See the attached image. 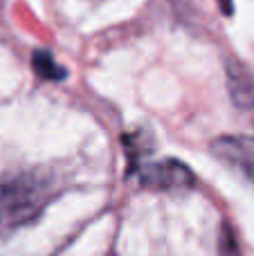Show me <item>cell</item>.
<instances>
[{"label":"cell","instance_id":"cell-1","mask_svg":"<svg viewBox=\"0 0 254 256\" xmlns=\"http://www.w3.org/2000/svg\"><path fill=\"white\" fill-rule=\"evenodd\" d=\"M52 198V186L36 173L0 180V227H18L34 220Z\"/></svg>","mask_w":254,"mask_h":256},{"label":"cell","instance_id":"cell-2","mask_svg":"<svg viewBox=\"0 0 254 256\" xmlns=\"http://www.w3.org/2000/svg\"><path fill=\"white\" fill-rule=\"evenodd\" d=\"M140 180L148 189H184L194 184V176L184 164L176 160H164V162L148 164L140 171Z\"/></svg>","mask_w":254,"mask_h":256},{"label":"cell","instance_id":"cell-3","mask_svg":"<svg viewBox=\"0 0 254 256\" xmlns=\"http://www.w3.org/2000/svg\"><path fill=\"white\" fill-rule=\"evenodd\" d=\"M214 153L230 166L238 168L254 180V140L250 137H223L214 144Z\"/></svg>","mask_w":254,"mask_h":256},{"label":"cell","instance_id":"cell-4","mask_svg":"<svg viewBox=\"0 0 254 256\" xmlns=\"http://www.w3.org/2000/svg\"><path fill=\"white\" fill-rule=\"evenodd\" d=\"M34 70H36V74H40L43 79H63V76H66L61 66H56V61H54L48 52H40V50L34 54Z\"/></svg>","mask_w":254,"mask_h":256},{"label":"cell","instance_id":"cell-5","mask_svg":"<svg viewBox=\"0 0 254 256\" xmlns=\"http://www.w3.org/2000/svg\"><path fill=\"white\" fill-rule=\"evenodd\" d=\"M220 4H223L225 14H230V12H232V4H230V0H220Z\"/></svg>","mask_w":254,"mask_h":256}]
</instances>
